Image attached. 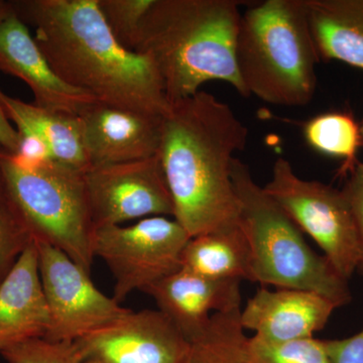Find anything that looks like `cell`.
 <instances>
[{
	"label": "cell",
	"instance_id": "cell-5",
	"mask_svg": "<svg viewBox=\"0 0 363 363\" xmlns=\"http://www.w3.org/2000/svg\"><path fill=\"white\" fill-rule=\"evenodd\" d=\"M231 176L238 202V224L250 245L252 281L310 291L338 308L350 304L347 279L324 255L308 245L298 227L257 185L250 167L235 157Z\"/></svg>",
	"mask_w": 363,
	"mask_h": 363
},
{
	"label": "cell",
	"instance_id": "cell-23",
	"mask_svg": "<svg viewBox=\"0 0 363 363\" xmlns=\"http://www.w3.org/2000/svg\"><path fill=\"white\" fill-rule=\"evenodd\" d=\"M247 363H331L323 340L314 337L272 343L247 337L245 343Z\"/></svg>",
	"mask_w": 363,
	"mask_h": 363
},
{
	"label": "cell",
	"instance_id": "cell-8",
	"mask_svg": "<svg viewBox=\"0 0 363 363\" xmlns=\"http://www.w3.org/2000/svg\"><path fill=\"white\" fill-rule=\"evenodd\" d=\"M175 219L147 217L130 226L100 227L93 238L94 257L104 260L116 279L114 296L121 302L182 269V255L190 240Z\"/></svg>",
	"mask_w": 363,
	"mask_h": 363
},
{
	"label": "cell",
	"instance_id": "cell-4",
	"mask_svg": "<svg viewBox=\"0 0 363 363\" xmlns=\"http://www.w3.org/2000/svg\"><path fill=\"white\" fill-rule=\"evenodd\" d=\"M236 63L248 96L304 106L317 86L319 56L304 0H266L241 13Z\"/></svg>",
	"mask_w": 363,
	"mask_h": 363
},
{
	"label": "cell",
	"instance_id": "cell-29",
	"mask_svg": "<svg viewBox=\"0 0 363 363\" xmlns=\"http://www.w3.org/2000/svg\"><path fill=\"white\" fill-rule=\"evenodd\" d=\"M11 11H13V4H11V1L0 0V21L4 20Z\"/></svg>",
	"mask_w": 363,
	"mask_h": 363
},
{
	"label": "cell",
	"instance_id": "cell-26",
	"mask_svg": "<svg viewBox=\"0 0 363 363\" xmlns=\"http://www.w3.org/2000/svg\"><path fill=\"white\" fill-rule=\"evenodd\" d=\"M342 192L350 205L359 238V269L363 267V162H358L354 169L348 174Z\"/></svg>",
	"mask_w": 363,
	"mask_h": 363
},
{
	"label": "cell",
	"instance_id": "cell-24",
	"mask_svg": "<svg viewBox=\"0 0 363 363\" xmlns=\"http://www.w3.org/2000/svg\"><path fill=\"white\" fill-rule=\"evenodd\" d=\"M155 0H98V6L116 39L133 52L143 18Z\"/></svg>",
	"mask_w": 363,
	"mask_h": 363
},
{
	"label": "cell",
	"instance_id": "cell-32",
	"mask_svg": "<svg viewBox=\"0 0 363 363\" xmlns=\"http://www.w3.org/2000/svg\"><path fill=\"white\" fill-rule=\"evenodd\" d=\"M0 150H1V149H0Z\"/></svg>",
	"mask_w": 363,
	"mask_h": 363
},
{
	"label": "cell",
	"instance_id": "cell-11",
	"mask_svg": "<svg viewBox=\"0 0 363 363\" xmlns=\"http://www.w3.org/2000/svg\"><path fill=\"white\" fill-rule=\"evenodd\" d=\"M74 343L85 363H184L191 348L160 310H130Z\"/></svg>",
	"mask_w": 363,
	"mask_h": 363
},
{
	"label": "cell",
	"instance_id": "cell-2",
	"mask_svg": "<svg viewBox=\"0 0 363 363\" xmlns=\"http://www.w3.org/2000/svg\"><path fill=\"white\" fill-rule=\"evenodd\" d=\"M248 130L228 104L200 90L171 104L157 156L174 202V219L191 238L238 223L235 152Z\"/></svg>",
	"mask_w": 363,
	"mask_h": 363
},
{
	"label": "cell",
	"instance_id": "cell-9",
	"mask_svg": "<svg viewBox=\"0 0 363 363\" xmlns=\"http://www.w3.org/2000/svg\"><path fill=\"white\" fill-rule=\"evenodd\" d=\"M43 291L51 316L45 338L74 342L91 332L113 323L130 311L113 297L100 292L90 272L65 252L37 242Z\"/></svg>",
	"mask_w": 363,
	"mask_h": 363
},
{
	"label": "cell",
	"instance_id": "cell-30",
	"mask_svg": "<svg viewBox=\"0 0 363 363\" xmlns=\"http://www.w3.org/2000/svg\"><path fill=\"white\" fill-rule=\"evenodd\" d=\"M360 131H362V143H363V117H362V123H360Z\"/></svg>",
	"mask_w": 363,
	"mask_h": 363
},
{
	"label": "cell",
	"instance_id": "cell-21",
	"mask_svg": "<svg viewBox=\"0 0 363 363\" xmlns=\"http://www.w3.org/2000/svg\"><path fill=\"white\" fill-rule=\"evenodd\" d=\"M240 310L215 313L207 331L191 343L184 363H247V336L240 325Z\"/></svg>",
	"mask_w": 363,
	"mask_h": 363
},
{
	"label": "cell",
	"instance_id": "cell-22",
	"mask_svg": "<svg viewBox=\"0 0 363 363\" xmlns=\"http://www.w3.org/2000/svg\"><path fill=\"white\" fill-rule=\"evenodd\" d=\"M33 241V234L9 194L0 169V284Z\"/></svg>",
	"mask_w": 363,
	"mask_h": 363
},
{
	"label": "cell",
	"instance_id": "cell-14",
	"mask_svg": "<svg viewBox=\"0 0 363 363\" xmlns=\"http://www.w3.org/2000/svg\"><path fill=\"white\" fill-rule=\"evenodd\" d=\"M240 281L205 278L181 269L145 293L156 301L157 310L192 343L207 331L215 313L240 309Z\"/></svg>",
	"mask_w": 363,
	"mask_h": 363
},
{
	"label": "cell",
	"instance_id": "cell-17",
	"mask_svg": "<svg viewBox=\"0 0 363 363\" xmlns=\"http://www.w3.org/2000/svg\"><path fill=\"white\" fill-rule=\"evenodd\" d=\"M320 59L363 70V0H304Z\"/></svg>",
	"mask_w": 363,
	"mask_h": 363
},
{
	"label": "cell",
	"instance_id": "cell-10",
	"mask_svg": "<svg viewBox=\"0 0 363 363\" xmlns=\"http://www.w3.org/2000/svg\"><path fill=\"white\" fill-rule=\"evenodd\" d=\"M95 230L125 221L174 216V202L159 156L91 167L84 174Z\"/></svg>",
	"mask_w": 363,
	"mask_h": 363
},
{
	"label": "cell",
	"instance_id": "cell-3",
	"mask_svg": "<svg viewBox=\"0 0 363 363\" xmlns=\"http://www.w3.org/2000/svg\"><path fill=\"white\" fill-rule=\"evenodd\" d=\"M241 2L155 0L143 18L133 52L161 76L169 104L193 96L208 81H223L248 94L236 63Z\"/></svg>",
	"mask_w": 363,
	"mask_h": 363
},
{
	"label": "cell",
	"instance_id": "cell-16",
	"mask_svg": "<svg viewBox=\"0 0 363 363\" xmlns=\"http://www.w3.org/2000/svg\"><path fill=\"white\" fill-rule=\"evenodd\" d=\"M50 327L51 316L33 241L0 284V352L30 339L45 338Z\"/></svg>",
	"mask_w": 363,
	"mask_h": 363
},
{
	"label": "cell",
	"instance_id": "cell-6",
	"mask_svg": "<svg viewBox=\"0 0 363 363\" xmlns=\"http://www.w3.org/2000/svg\"><path fill=\"white\" fill-rule=\"evenodd\" d=\"M0 169L33 240L58 248L90 272L95 227L84 172L52 160L23 162L2 150Z\"/></svg>",
	"mask_w": 363,
	"mask_h": 363
},
{
	"label": "cell",
	"instance_id": "cell-1",
	"mask_svg": "<svg viewBox=\"0 0 363 363\" xmlns=\"http://www.w3.org/2000/svg\"><path fill=\"white\" fill-rule=\"evenodd\" d=\"M13 11L35 28V40L67 84L104 104L164 117L169 104L147 56L121 45L98 0H18Z\"/></svg>",
	"mask_w": 363,
	"mask_h": 363
},
{
	"label": "cell",
	"instance_id": "cell-19",
	"mask_svg": "<svg viewBox=\"0 0 363 363\" xmlns=\"http://www.w3.org/2000/svg\"><path fill=\"white\" fill-rule=\"evenodd\" d=\"M182 269L205 278L252 281L250 245L240 224L191 238Z\"/></svg>",
	"mask_w": 363,
	"mask_h": 363
},
{
	"label": "cell",
	"instance_id": "cell-15",
	"mask_svg": "<svg viewBox=\"0 0 363 363\" xmlns=\"http://www.w3.org/2000/svg\"><path fill=\"white\" fill-rule=\"evenodd\" d=\"M329 298L314 292L267 286L257 291L241 308L240 321L245 330L272 343L314 337L337 309Z\"/></svg>",
	"mask_w": 363,
	"mask_h": 363
},
{
	"label": "cell",
	"instance_id": "cell-27",
	"mask_svg": "<svg viewBox=\"0 0 363 363\" xmlns=\"http://www.w3.org/2000/svg\"><path fill=\"white\" fill-rule=\"evenodd\" d=\"M323 343L331 363H363V329L350 337Z\"/></svg>",
	"mask_w": 363,
	"mask_h": 363
},
{
	"label": "cell",
	"instance_id": "cell-7",
	"mask_svg": "<svg viewBox=\"0 0 363 363\" xmlns=\"http://www.w3.org/2000/svg\"><path fill=\"white\" fill-rule=\"evenodd\" d=\"M264 190L348 281L359 267L360 245L342 190L300 178L284 157L274 162Z\"/></svg>",
	"mask_w": 363,
	"mask_h": 363
},
{
	"label": "cell",
	"instance_id": "cell-25",
	"mask_svg": "<svg viewBox=\"0 0 363 363\" xmlns=\"http://www.w3.org/2000/svg\"><path fill=\"white\" fill-rule=\"evenodd\" d=\"M0 353L9 363H85L75 343L47 338L30 339Z\"/></svg>",
	"mask_w": 363,
	"mask_h": 363
},
{
	"label": "cell",
	"instance_id": "cell-20",
	"mask_svg": "<svg viewBox=\"0 0 363 363\" xmlns=\"http://www.w3.org/2000/svg\"><path fill=\"white\" fill-rule=\"evenodd\" d=\"M306 140L313 149L342 161L340 175H348L357 166L362 147L360 124L347 112H328L313 117L305 124Z\"/></svg>",
	"mask_w": 363,
	"mask_h": 363
},
{
	"label": "cell",
	"instance_id": "cell-28",
	"mask_svg": "<svg viewBox=\"0 0 363 363\" xmlns=\"http://www.w3.org/2000/svg\"><path fill=\"white\" fill-rule=\"evenodd\" d=\"M2 91L0 90V96ZM20 147V135L11 125L7 117L1 98H0V149L11 155H16Z\"/></svg>",
	"mask_w": 363,
	"mask_h": 363
},
{
	"label": "cell",
	"instance_id": "cell-31",
	"mask_svg": "<svg viewBox=\"0 0 363 363\" xmlns=\"http://www.w3.org/2000/svg\"><path fill=\"white\" fill-rule=\"evenodd\" d=\"M358 271H359L360 272H362V276H363V267H359V269H358Z\"/></svg>",
	"mask_w": 363,
	"mask_h": 363
},
{
	"label": "cell",
	"instance_id": "cell-12",
	"mask_svg": "<svg viewBox=\"0 0 363 363\" xmlns=\"http://www.w3.org/2000/svg\"><path fill=\"white\" fill-rule=\"evenodd\" d=\"M91 167L157 156L162 116L94 101L78 114Z\"/></svg>",
	"mask_w": 363,
	"mask_h": 363
},
{
	"label": "cell",
	"instance_id": "cell-13",
	"mask_svg": "<svg viewBox=\"0 0 363 363\" xmlns=\"http://www.w3.org/2000/svg\"><path fill=\"white\" fill-rule=\"evenodd\" d=\"M0 71L23 81L32 90L33 104L47 111L78 116L83 107L97 100L55 73L13 7L0 21Z\"/></svg>",
	"mask_w": 363,
	"mask_h": 363
},
{
	"label": "cell",
	"instance_id": "cell-18",
	"mask_svg": "<svg viewBox=\"0 0 363 363\" xmlns=\"http://www.w3.org/2000/svg\"><path fill=\"white\" fill-rule=\"evenodd\" d=\"M0 98L6 116L16 124V130L39 136L49 147L52 161L84 173L91 168L78 116L47 111L4 92Z\"/></svg>",
	"mask_w": 363,
	"mask_h": 363
}]
</instances>
